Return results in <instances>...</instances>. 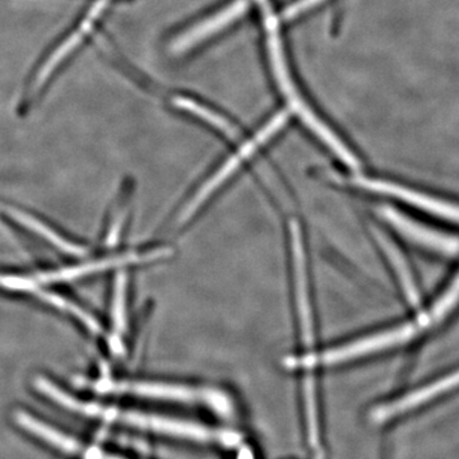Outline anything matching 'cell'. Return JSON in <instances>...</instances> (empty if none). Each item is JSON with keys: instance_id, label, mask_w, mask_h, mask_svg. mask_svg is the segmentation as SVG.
Returning a JSON list of instances; mask_svg holds the SVG:
<instances>
[{"instance_id": "6da1fadb", "label": "cell", "mask_w": 459, "mask_h": 459, "mask_svg": "<svg viewBox=\"0 0 459 459\" xmlns=\"http://www.w3.org/2000/svg\"><path fill=\"white\" fill-rule=\"evenodd\" d=\"M35 385L39 392L47 395L49 400L56 402L59 406L81 413V415L89 416V418L117 422V424L138 429V430L147 431V433L161 435V437H172V439L188 440L193 443L220 444L226 448H238L241 443V435L238 431L221 430V429L208 427L202 422L162 415V413L120 410L117 407L81 402L65 394L59 386L45 377H38Z\"/></svg>"}, {"instance_id": "7a4b0ae2", "label": "cell", "mask_w": 459, "mask_h": 459, "mask_svg": "<svg viewBox=\"0 0 459 459\" xmlns=\"http://www.w3.org/2000/svg\"><path fill=\"white\" fill-rule=\"evenodd\" d=\"M83 2V7L81 5L72 22L48 45L30 69L23 84L22 96L18 102L21 113H26L38 104L49 92L57 78L72 65L75 57L82 53L84 47L98 32L101 20L107 16L115 0Z\"/></svg>"}, {"instance_id": "3957f363", "label": "cell", "mask_w": 459, "mask_h": 459, "mask_svg": "<svg viewBox=\"0 0 459 459\" xmlns=\"http://www.w3.org/2000/svg\"><path fill=\"white\" fill-rule=\"evenodd\" d=\"M100 394H131L171 403L204 404L208 410L220 416H231L235 406L226 392L204 386L178 385L166 382H111L100 380L95 385Z\"/></svg>"}, {"instance_id": "277c9868", "label": "cell", "mask_w": 459, "mask_h": 459, "mask_svg": "<svg viewBox=\"0 0 459 459\" xmlns=\"http://www.w3.org/2000/svg\"><path fill=\"white\" fill-rule=\"evenodd\" d=\"M422 329L425 328L422 327L421 323L416 320V322L406 323V325L380 332L373 336L353 341V342L337 347V349L286 359L285 365L289 369H313L316 367L342 364V362L351 361L353 359L362 358L365 355H371L374 352H380L383 350L410 342L420 334Z\"/></svg>"}, {"instance_id": "5b68a950", "label": "cell", "mask_w": 459, "mask_h": 459, "mask_svg": "<svg viewBox=\"0 0 459 459\" xmlns=\"http://www.w3.org/2000/svg\"><path fill=\"white\" fill-rule=\"evenodd\" d=\"M272 71H273L274 78H276L281 92L283 93V96L287 99V102H289L290 108L300 117L301 122H303L323 143L327 144V146L342 160L344 164L349 166L350 169H352V170H358V169L360 168L359 160L352 155L349 148L344 146L342 141L316 117L312 108L307 107V102L304 101L300 93L296 90L295 84L292 82L291 74H290L289 68H287L286 62L281 60V62L274 63V65H272Z\"/></svg>"}, {"instance_id": "8992f818", "label": "cell", "mask_w": 459, "mask_h": 459, "mask_svg": "<svg viewBox=\"0 0 459 459\" xmlns=\"http://www.w3.org/2000/svg\"><path fill=\"white\" fill-rule=\"evenodd\" d=\"M287 120H289V114L285 113V111H281V113L274 115L270 122L263 126L262 128L256 132L255 137L250 138L247 143H244L243 146L238 148V152L230 157L228 161L217 170L216 174L205 181L204 186H201V189L195 193V197L190 199L186 210L180 214L179 223L186 222L189 219H192L193 214L197 212L198 208L204 204V202L210 198V195H212L214 190L219 189L220 186L231 177L232 172L237 170L238 166L241 165V162L246 161L247 157L252 156V153L255 152V150H258L263 143H265V142L273 137L274 134H277V132H280L281 129L285 126Z\"/></svg>"}, {"instance_id": "52a82bcc", "label": "cell", "mask_w": 459, "mask_h": 459, "mask_svg": "<svg viewBox=\"0 0 459 459\" xmlns=\"http://www.w3.org/2000/svg\"><path fill=\"white\" fill-rule=\"evenodd\" d=\"M346 181L353 186H359V188L369 190V192L379 193V195H386V197L397 199V201L410 204L411 207L418 208L422 212L433 214V216L439 217V219L446 220V221L459 223V205L452 204V202L431 197V195H425V193L406 188V186H402L400 184L397 186V184L391 183V181L370 179V178L360 177V175L350 178Z\"/></svg>"}, {"instance_id": "ba28073f", "label": "cell", "mask_w": 459, "mask_h": 459, "mask_svg": "<svg viewBox=\"0 0 459 459\" xmlns=\"http://www.w3.org/2000/svg\"><path fill=\"white\" fill-rule=\"evenodd\" d=\"M457 389H459V370L452 371L446 376L440 377L439 379L420 386L415 391H411L395 400L374 407L370 412L371 421L376 424H385V422L412 412L427 403H431L443 395L453 394Z\"/></svg>"}, {"instance_id": "9c48e42d", "label": "cell", "mask_w": 459, "mask_h": 459, "mask_svg": "<svg viewBox=\"0 0 459 459\" xmlns=\"http://www.w3.org/2000/svg\"><path fill=\"white\" fill-rule=\"evenodd\" d=\"M379 213L385 221L391 223L398 232H401L402 237L409 238L412 243L437 253V255L459 259L458 238L427 228L422 223L413 221L412 219L403 216L392 208L382 207Z\"/></svg>"}, {"instance_id": "30bf717a", "label": "cell", "mask_w": 459, "mask_h": 459, "mask_svg": "<svg viewBox=\"0 0 459 459\" xmlns=\"http://www.w3.org/2000/svg\"><path fill=\"white\" fill-rule=\"evenodd\" d=\"M247 9H249V0H235V2L230 3L228 7L205 18L197 25L189 27L186 32L177 36L171 44V53L178 56V54L186 53L193 48L198 47L207 39L212 38L213 35L221 32L223 29L234 23L238 18L243 17Z\"/></svg>"}, {"instance_id": "8fae6325", "label": "cell", "mask_w": 459, "mask_h": 459, "mask_svg": "<svg viewBox=\"0 0 459 459\" xmlns=\"http://www.w3.org/2000/svg\"><path fill=\"white\" fill-rule=\"evenodd\" d=\"M170 255V250L157 249L152 252L132 253L122 256H115V258L102 259V261L90 262L81 267L65 268V270L48 272V273H40L36 279L40 283L56 282V281L74 280L82 277L84 274L93 273V272L105 271L108 268L117 267V265L133 264V263H144L155 261V259L162 258Z\"/></svg>"}, {"instance_id": "7c38bea8", "label": "cell", "mask_w": 459, "mask_h": 459, "mask_svg": "<svg viewBox=\"0 0 459 459\" xmlns=\"http://www.w3.org/2000/svg\"><path fill=\"white\" fill-rule=\"evenodd\" d=\"M14 420L20 427L25 429L26 431L40 437L44 442L51 444L56 446L59 451L68 453V455H80L82 453V446L68 437V435L60 433L56 429L39 421L38 419L33 418L30 413L23 412V411H17L14 413Z\"/></svg>"}, {"instance_id": "4fadbf2b", "label": "cell", "mask_w": 459, "mask_h": 459, "mask_svg": "<svg viewBox=\"0 0 459 459\" xmlns=\"http://www.w3.org/2000/svg\"><path fill=\"white\" fill-rule=\"evenodd\" d=\"M374 234H376L377 240H379L382 249L385 250L386 256H388L389 261L392 263V267H394L398 279H400L402 290H403V294L406 296L407 301H409L412 307H416L420 301L418 287H416L415 280H413L410 268L407 267V263L404 261L403 255H402L400 250H398L397 247H394V244L392 243L391 240H388L382 232L377 231L376 230Z\"/></svg>"}, {"instance_id": "5bb4252c", "label": "cell", "mask_w": 459, "mask_h": 459, "mask_svg": "<svg viewBox=\"0 0 459 459\" xmlns=\"http://www.w3.org/2000/svg\"><path fill=\"white\" fill-rule=\"evenodd\" d=\"M459 304V274L452 281L451 286L444 290L442 295L434 301L430 309L424 313L429 325H433L435 323L442 322L455 309Z\"/></svg>"}, {"instance_id": "9a60e30c", "label": "cell", "mask_w": 459, "mask_h": 459, "mask_svg": "<svg viewBox=\"0 0 459 459\" xmlns=\"http://www.w3.org/2000/svg\"><path fill=\"white\" fill-rule=\"evenodd\" d=\"M175 105L181 108V110L189 111L190 114L195 115V117H201V119L205 120V122L212 124L213 126L221 129V131L225 132L230 137H237L234 133V128H232L223 117L213 113L210 108L202 107L198 102L192 101V100L189 99L179 98L175 100Z\"/></svg>"}, {"instance_id": "2e32d148", "label": "cell", "mask_w": 459, "mask_h": 459, "mask_svg": "<svg viewBox=\"0 0 459 459\" xmlns=\"http://www.w3.org/2000/svg\"><path fill=\"white\" fill-rule=\"evenodd\" d=\"M113 304L114 325L117 332H123L126 328V277L119 274L115 281Z\"/></svg>"}, {"instance_id": "e0dca14e", "label": "cell", "mask_w": 459, "mask_h": 459, "mask_svg": "<svg viewBox=\"0 0 459 459\" xmlns=\"http://www.w3.org/2000/svg\"><path fill=\"white\" fill-rule=\"evenodd\" d=\"M325 0H298L294 4L290 5L289 8L283 12V18L285 20H294V18L300 16L304 12L309 11L316 7V5L322 4Z\"/></svg>"}, {"instance_id": "ac0fdd59", "label": "cell", "mask_w": 459, "mask_h": 459, "mask_svg": "<svg viewBox=\"0 0 459 459\" xmlns=\"http://www.w3.org/2000/svg\"><path fill=\"white\" fill-rule=\"evenodd\" d=\"M237 459H255V452L250 446H240L238 449Z\"/></svg>"}, {"instance_id": "d6986e66", "label": "cell", "mask_w": 459, "mask_h": 459, "mask_svg": "<svg viewBox=\"0 0 459 459\" xmlns=\"http://www.w3.org/2000/svg\"><path fill=\"white\" fill-rule=\"evenodd\" d=\"M102 459H123V458H119V457H108V455H104V458Z\"/></svg>"}]
</instances>
